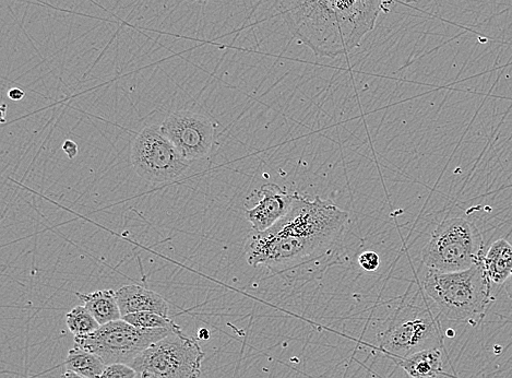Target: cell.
Returning a JSON list of instances; mask_svg holds the SVG:
<instances>
[{
	"label": "cell",
	"mask_w": 512,
	"mask_h": 378,
	"mask_svg": "<svg viewBox=\"0 0 512 378\" xmlns=\"http://www.w3.org/2000/svg\"><path fill=\"white\" fill-rule=\"evenodd\" d=\"M348 221V212L330 200L300 195L289 214L275 226L249 236L247 263L282 273L314 261L338 243Z\"/></svg>",
	"instance_id": "obj_1"
},
{
	"label": "cell",
	"mask_w": 512,
	"mask_h": 378,
	"mask_svg": "<svg viewBox=\"0 0 512 378\" xmlns=\"http://www.w3.org/2000/svg\"><path fill=\"white\" fill-rule=\"evenodd\" d=\"M294 38L315 55L335 58L359 47L392 0H279Z\"/></svg>",
	"instance_id": "obj_2"
},
{
	"label": "cell",
	"mask_w": 512,
	"mask_h": 378,
	"mask_svg": "<svg viewBox=\"0 0 512 378\" xmlns=\"http://www.w3.org/2000/svg\"><path fill=\"white\" fill-rule=\"evenodd\" d=\"M491 285L483 263L454 273L428 269L423 280L427 297L452 322H472L483 317L494 299Z\"/></svg>",
	"instance_id": "obj_3"
},
{
	"label": "cell",
	"mask_w": 512,
	"mask_h": 378,
	"mask_svg": "<svg viewBox=\"0 0 512 378\" xmlns=\"http://www.w3.org/2000/svg\"><path fill=\"white\" fill-rule=\"evenodd\" d=\"M484 241L473 222L455 217L444 220L422 250V263L442 273H454L483 263Z\"/></svg>",
	"instance_id": "obj_4"
},
{
	"label": "cell",
	"mask_w": 512,
	"mask_h": 378,
	"mask_svg": "<svg viewBox=\"0 0 512 378\" xmlns=\"http://www.w3.org/2000/svg\"><path fill=\"white\" fill-rule=\"evenodd\" d=\"M205 352L182 328L138 354L130 364L137 378H199Z\"/></svg>",
	"instance_id": "obj_5"
},
{
	"label": "cell",
	"mask_w": 512,
	"mask_h": 378,
	"mask_svg": "<svg viewBox=\"0 0 512 378\" xmlns=\"http://www.w3.org/2000/svg\"><path fill=\"white\" fill-rule=\"evenodd\" d=\"M377 339L378 349L394 360L410 357L422 350L439 348L440 332L430 309L407 303L392 314Z\"/></svg>",
	"instance_id": "obj_6"
},
{
	"label": "cell",
	"mask_w": 512,
	"mask_h": 378,
	"mask_svg": "<svg viewBox=\"0 0 512 378\" xmlns=\"http://www.w3.org/2000/svg\"><path fill=\"white\" fill-rule=\"evenodd\" d=\"M176 329H141L130 325L122 318V320L102 325L91 335L75 337V345L95 354L105 365L115 363L130 365L139 353Z\"/></svg>",
	"instance_id": "obj_7"
},
{
	"label": "cell",
	"mask_w": 512,
	"mask_h": 378,
	"mask_svg": "<svg viewBox=\"0 0 512 378\" xmlns=\"http://www.w3.org/2000/svg\"><path fill=\"white\" fill-rule=\"evenodd\" d=\"M130 158L141 179L156 184L180 179L190 163L156 125L142 129L136 136Z\"/></svg>",
	"instance_id": "obj_8"
},
{
	"label": "cell",
	"mask_w": 512,
	"mask_h": 378,
	"mask_svg": "<svg viewBox=\"0 0 512 378\" xmlns=\"http://www.w3.org/2000/svg\"><path fill=\"white\" fill-rule=\"evenodd\" d=\"M161 129L187 161L205 159L210 155L214 125L207 115L178 111L165 118Z\"/></svg>",
	"instance_id": "obj_9"
},
{
	"label": "cell",
	"mask_w": 512,
	"mask_h": 378,
	"mask_svg": "<svg viewBox=\"0 0 512 378\" xmlns=\"http://www.w3.org/2000/svg\"><path fill=\"white\" fill-rule=\"evenodd\" d=\"M299 196L277 184H266L257 193V204L245 211V217L254 231H267L289 214Z\"/></svg>",
	"instance_id": "obj_10"
},
{
	"label": "cell",
	"mask_w": 512,
	"mask_h": 378,
	"mask_svg": "<svg viewBox=\"0 0 512 378\" xmlns=\"http://www.w3.org/2000/svg\"><path fill=\"white\" fill-rule=\"evenodd\" d=\"M116 297L123 317L141 312H153L168 317L170 315L169 302L145 287L132 285L119 288Z\"/></svg>",
	"instance_id": "obj_11"
},
{
	"label": "cell",
	"mask_w": 512,
	"mask_h": 378,
	"mask_svg": "<svg viewBox=\"0 0 512 378\" xmlns=\"http://www.w3.org/2000/svg\"><path fill=\"white\" fill-rule=\"evenodd\" d=\"M394 361L411 378H437L444 373L443 353L439 348L422 350Z\"/></svg>",
	"instance_id": "obj_12"
},
{
	"label": "cell",
	"mask_w": 512,
	"mask_h": 378,
	"mask_svg": "<svg viewBox=\"0 0 512 378\" xmlns=\"http://www.w3.org/2000/svg\"><path fill=\"white\" fill-rule=\"evenodd\" d=\"M76 294L101 326L122 320L123 316L119 309L116 291L110 289L92 293L77 292Z\"/></svg>",
	"instance_id": "obj_13"
},
{
	"label": "cell",
	"mask_w": 512,
	"mask_h": 378,
	"mask_svg": "<svg viewBox=\"0 0 512 378\" xmlns=\"http://www.w3.org/2000/svg\"><path fill=\"white\" fill-rule=\"evenodd\" d=\"M486 275L495 285H503L512 274V245L507 240H498L484 256Z\"/></svg>",
	"instance_id": "obj_14"
},
{
	"label": "cell",
	"mask_w": 512,
	"mask_h": 378,
	"mask_svg": "<svg viewBox=\"0 0 512 378\" xmlns=\"http://www.w3.org/2000/svg\"><path fill=\"white\" fill-rule=\"evenodd\" d=\"M63 364L67 371H73L88 378H100L106 368L105 363L98 356L76 345L69 350Z\"/></svg>",
	"instance_id": "obj_15"
},
{
	"label": "cell",
	"mask_w": 512,
	"mask_h": 378,
	"mask_svg": "<svg viewBox=\"0 0 512 378\" xmlns=\"http://www.w3.org/2000/svg\"><path fill=\"white\" fill-rule=\"evenodd\" d=\"M66 325L75 337L91 335L101 327L85 305H78L67 313Z\"/></svg>",
	"instance_id": "obj_16"
},
{
	"label": "cell",
	"mask_w": 512,
	"mask_h": 378,
	"mask_svg": "<svg viewBox=\"0 0 512 378\" xmlns=\"http://www.w3.org/2000/svg\"><path fill=\"white\" fill-rule=\"evenodd\" d=\"M123 320L141 329L180 328L170 317L153 312L128 314Z\"/></svg>",
	"instance_id": "obj_17"
},
{
	"label": "cell",
	"mask_w": 512,
	"mask_h": 378,
	"mask_svg": "<svg viewBox=\"0 0 512 378\" xmlns=\"http://www.w3.org/2000/svg\"><path fill=\"white\" fill-rule=\"evenodd\" d=\"M100 378H137V372L128 364L115 363L106 365Z\"/></svg>",
	"instance_id": "obj_18"
},
{
	"label": "cell",
	"mask_w": 512,
	"mask_h": 378,
	"mask_svg": "<svg viewBox=\"0 0 512 378\" xmlns=\"http://www.w3.org/2000/svg\"><path fill=\"white\" fill-rule=\"evenodd\" d=\"M359 264L364 270L371 273V271H376L379 268L380 258L377 253L373 251H367L361 254L359 257Z\"/></svg>",
	"instance_id": "obj_19"
},
{
	"label": "cell",
	"mask_w": 512,
	"mask_h": 378,
	"mask_svg": "<svg viewBox=\"0 0 512 378\" xmlns=\"http://www.w3.org/2000/svg\"><path fill=\"white\" fill-rule=\"evenodd\" d=\"M63 150L69 159L76 158L79 152L78 145L73 140H66L63 144Z\"/></svg>",
	"instance_id": "obj_20"
},
{
	"label": "cell",
	"mask_w": 512,
	"mask_h": 378,
	"mask_svg": "<svg viewBox=\"0 0 512 378\" xmlns=\"http://www.w3.org/2000/svg\"><path fill=\"white\" fill-rule=\"evenodd\" d=\"M8 98L13 101H21L25 98V92L19 88H13L8 91Z\"/></svg>",
	"instance_id": "obj_21"
},
{
	"label": "cell",
	"mask_w": 512,
	"mask_h": 378,
	"mask_svg": "<svg viewBox=\"0 0 512 378\" xmlns=\"http://www.w3.org/2000/svg\"><path fill=\"white\" fill-rule=\"evenodd\" d=\"M504 288L508 294V297L512 300V274L508 280L504 283Z\"/></svg>",
	"instance_id": "obj_22"
},
{
	"label": "cell",
	"mask_w": 512,
	"mask_h": 378,
	"mask_svg": "<svg viewBox=\"0 0 512 378\" xmlns=\"http://www.w3.org/2000/svg\"><path fill=\"white\" fill-rule=\"evenodd\" d=\"M61 378H88L73 371H66Z\"/></svg>",
	"instance_id": "obj_23"
},
{
	"label": "cell",
	"mask_w": 512,
	"mask_h": 378,
	"mask_svg": "<svg viewBox=\"0 0 512 378\" xmlns=\"http://www.w3.org/2000/svg\"><path fill=\"white\" fill-rule=\"evenodd\" d=\"M197 3H207L210 2V0H195Z\"/></svg>",
	"instance_id": "obj_24"
}]
</instances>
